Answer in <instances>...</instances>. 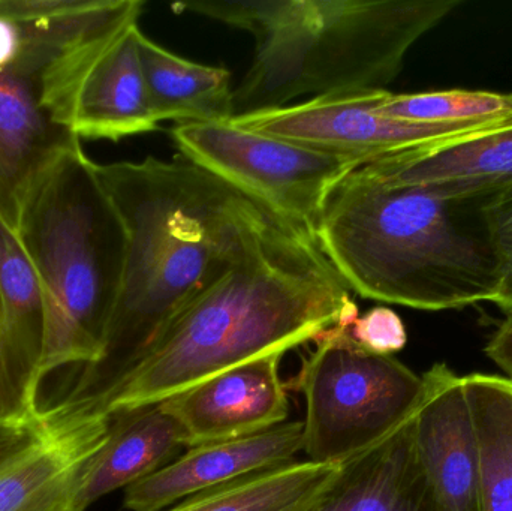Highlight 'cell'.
Wrapping results in <instances>:
<instances>
[{
	"label": "cell",
	"mask_w": 512,
	"mask_h": 511,
	"mask_svg": "<svg viewBox=\"0 0 512 511\" xmlns=\"http://www.w3.org/2000/svg\"><path fill=\"white\" fill-rule=\"evenodd\" d=\"M318 242L288 228L256 246L186 306L149 353L93 410L161 404L243 363L313 342L360 314Z\"/></svg>",
	"instance_id": "obj_2"
},
{
	"label": "cell",
	"mask_w": 512,
	"mask_h": 511,
	"mask_svg": "<svg viewBox=\"0 0 512 511\" xmlns=\"http://www.w3.org/2000/svg\"><path fill=\"white\" fill-rule=\"evenodd\" d=\"M14 230L44 294L45 374L92 365L119 297L128 233L81 144L33 177Z\"/></svg>",
	"instance_id": "obj_6"
},
{
	"label": "cell",
	"mask_w": 512,
	"mask_h": 511,
	"mask_svg": "<svg viewBox=\"0 0 512 511\" xmlns=\"http://www.w3.org/2000/svg\"><path fill=\"white\" fill-rule=\"evenodd\" d=\"M424 378L412 434L436 511H481L480 458L463 378L445 363Z\"/></svg>",
	"instance_id": "obj_12"
},
{
	"label": "cell",
	"mask_w": 512,
	"mask_h": 511,
	"mask_svg": "<svg viewBox=\"0 0 512 511\" xmlns=\"http://www.w3.org/2000/svg\"><path fill=\"white\" fill-rule=\"evenodd\" d=\"M349 335L358 347L378 356H393L408 344L405 323L387 306H376L358 317Z\"/></svg>",
	"instance_id": "obj_24"
},
{
	"label": "cell",
	"mask_w": 512,
	"mask_h": 511,
	"mask_svg": "<svg viewBox=\"0 0 512 511\" xmlns=\"http://www.w3.org/2000/svg\"><path fill=\"white\" fill-rule=\"evenodd\" d=\"M143 0H0V216L15 228L33 177L81 144L75 101L95 63L137 26Z\"/></svg>",
	"instance_id": "obj_5"
},
{
	"label": "cell",
	"mask_w": 512,
	"mask_h": 511,
	"mask_svg": "<svg viewBox=\"0 0 512 511\" xmlns=\"http://www.w3.org/2000/svg\"><path fill=\"white\" fill-rule=\"evenodd\" d=\"M62 511H74V510H72V509H65V510H62Z\"/></svg>",
	"instance_id": "obj_27"
},
{
	"label": "cell",
	"mask_w": 512,
	"mask_h": 511,
	"mask_svg": "<svg viewBox=\"0 0 512 511\" xmlns=\"http://www.w3.org/2000/svg\"><path fill=\"white\" fill-rule=\"evenodd\" d=\"M170 135L180 155L313 239L331 192L363 167L349 156L240 128L231 120L176 123Z\"/></svg>",
	"instance_id": "obj_8"
},
{
	"label": "cell",
	"mask_w": 512,
	"mask_h": 511,
	"mask_svg": "<svg viewBox=\"0 0 512 511\" xmlns=\"http://www.w3.org/2000/svg\"><path fill=\"white\" fill-rule=\"evenodd\" d=\"M388 92L367 90L318 96L301 104L240 114L231 122L271 137L349 156L363 167L512 122L444 126L391 119L376 111Z\"/></svg>",
	"instance_id": "obj_9"
},
{
	"label": "cell",
	"mask_w": 512,
	"mask_h": 511,
	"mask_svg": "<svg viewBox=\"0 0 512 511\" xmlns=\"http://www.w3.org/2000/svg\"><path fill=\"white\" fill-rule=\"evenodd\" d=\"M300 452L303 422H286L249 437L191 447L126 488L123 506L129 511H165L201 492L289 464Z\"/></svg>",
	"instance_id": "obj_14"
},
{
	"label": "cell",
	"mask_w": 512,
	"mask_h": 511,
	"mask_svg": "<svg viewBox=\"0 0 512 511\" xmlns=\"http://www.w3.org/2000/svg\"><path fill=\"white\" fill-rule=\"evenodd\" d=\"M351 326L321 333L292 381L306 401L303 452L315 464L343 465L366 452L405 423L423 399V375L394 356L358 347Z\"/></svg>",
	"instance_id": "obj_7"
},
{
	"label": "cell",
	"mask_w": 512,
	"mask_h": 511,
	"mask_svg": "<svg viewBox=\"0 0 512 511\" xmlns=\"http://www.w3.org/2000/svg\"><path fill=\"white\" fill-rule=\"evenodd\" d=\"M96 170L125 222L128 252L101 357L53 404L66 410L96 407L186 306L268 237L297 228L180 153Z\"/></svg>",
	"instance_id": "obj_1"
},
{
	"label": "cell",
	"mask_w": 512,
	"mask_h": 511,
	"mask_svg": "<svg viewBox=\"0 0 512 511\" xmlns=\"http://www.w3.org/2000/svg\"><path fill=\"white\" fill-rule=\"evenodd\" d=\"M490 195L382 188L351 173L331 192L315 239L364 299L433 312L495 303L501 269Z\"/></svg>",
	"instance_id": "obj_3"
},
{
	"label": "cell",
	"mask_w": 512,
	"mask_h": 511,
	"mask_svg": "<svg viewBox=\"0 0 512 511\" xmlns=\"http://www.w3.org/2000/svg\"><path fill=\"white\" fill-rule=\"evenodd\" d=\"M186 449L182 428L161 404L114 414L107 441L78 477L71 509L86 511L105 495L161 470Z\"/></svg>",
	"instance_id": "obj_16"
},
{
	"label": "cell",
	"mask_w": 512,
	"mask_h": 511,
	"mask_svg": "<svg viewBox=\"0 0 512 511\" xmlns=\"http://www.w3.org/2000/svg\"><path fill=\"white\" fill-rule=\"evenodd\" d=\"M283 356L271 353L243 363L161 402L182 428L188 449L286 423L289 402L279 374Z\"/></svg>",
	"instance_id": "obj_13"
},
{
	"label": "cell",
	"mask_w": 512,
	"mask_h": 511,
	"mask_svg": "<svg viewBox=\"0 0 512 511\" xmlns=\"http://www.w3.org/2000/svg\"><path fill=\"white\" fill-rule=\"evenodd\" d=\"M32 429V428H29ZM29 429H2L0 428V455L8 450L12 444L17 443Z\"/></svg>",
	"instance_id": "obj_26"
},
{
	"label": "cell",
	"mask_w": 512,
	"mask_h": 511,
	"mask_svg": "<svg viewBox=\"0 0 512 511\" xmlns=\"http://www.w3.org/2000/svg\"><path fill=\"white\" fill-rule=\"evenodd\" d=\"M484 351L512 383V314L505 315V320L493 333Z\"/></svg>",
	"instance_id": "obj_25"
},
{
	"label": "cell",
	"mask_w": 512,
	"mask_h": 511,
	"mask_svg": "<svg viewBox=\"0 0 512 511\" xmlns=\"http://www.w3.org/2000/svg\"><path fill=\"white\" fill-rule=\"evenodd\" d=\"M414 414L343 464L334 485L309 511H436L415 449Z\"/></svg>",
	"instance_id": "obj_17"
},
{
	"label": "cell",
	"mask_w": 512,
	"mask_h": 511,
	"mask_svg": "<svg viewBox=\"0 0 512 511\" xmlns=\"http://www.w3.org/2000/svg\"><path fill=\"white\" fill-rule=\"evenodd\" d=\"M342 465L292 461L186 498L165 511H309Z\"/></svg>",
	"instance_id": "obj_20"
},
{
	"label": "cell",
	"mask_w": 512,
	"mask_h": 511,
	"mask_svg": "<svg viewBox=\"0 0 512 511\" xmlns=\"http://www.w3.org/2000/svg\"><path fill=\"white\" fill-rule=\"evenodd\" d=\"M138 33L137 24L84 78L72 116V132L80 140L119 141L159 128L144 80Z\"/></svg>",
	"instance_id": "obj_18"
},
{
	"label": "cell",
	"mask_w": 512,
	"mask_h": 511,
	"mask_svg": "<svg viewBox=\"0 0 512 511\" xmlns=\"http://www.w3.org/2000/svg\"><path fill=\"white\" fill-rule=\"evenodd\" d=\"M486 216L501 269V290L495 305L512 314V183L490 195Z\"/></svg>",
	"instance_id": "obj_23"
},
{
	"label": "cell",
	"mask_w": 512,
	"mask_h": 511,
	"mask_svg": "<svg viewBox=\"0 0 512 511\" xmlns=\"http://www.w3.org/2000/svg\"><path fill=\"white\" fill-rule=\"evenodd\" d=\"M376 111L421 125H483L512 120V93L463 89L388 92Z\"/></svg>",
	"instance_id": "obj_22"
},
{
	"label": "cell",
	"mask_w": 512,
	"mask_h": 511,
	"mask_svg": "<svg viewBox=\"0 0 512 511\" xmlns=\"http://www.w3.org/2000/svg\"><path fill=\"white\" fill-rule=\"evenodd\" d=\"M144 80L159 122H227L236 116L231 72L171 53L138 33Z\"/></svg>",
	"instance_id": "obj_19"
},
{
	"label": "cell",
	"mask_w": 512,
	"mask_h": 511,
	"mask_svg": "<svg viewBox=\"0 0 512 511\" xmlns=\"http://www.w3.org/2000/svg\"><path fill=\"white\" fill-rule=\"evenodd\" d=\"M382 188H426L448 197L495 194L512 183V122L354 171Z\"/></svg>",
	"instance_id": "obj_15"
},
{
	"label": "cell",
	"mask_w": 512,
	"mask_h": 511,
	"mask_svg": "<svg viewBox=\"0 0 512 511\" xmlns=\"http://www.w3.org/2000/svg\"><path fill=\"white\" fill-rule=\"evenodd\" d=\"M462 378L480 458L481 511H512V383L499 375Z\"/></svg>",
	"instance_id": "obj_21"
},
{
	"label": "cell",
	"mask_w": 512,
	"mask_h": 511,
	"mask_svg": "<svg viewBox=\"0 0 512 511\" xmlns=\"http://www.w3.org/2000/svg\"><path fill=\"white\" fill-rule=\"evenodd\" d=\"M47 317L35 269L14 227L0 216V428L29 429L41 420L39 390Z\"/></svg>",
	"instance_id": "obj_11"
},
{
	"label": "cell",
	"mask_w": 512,
	"mask_h": 511,
	"mask_svg": "<svg viewBox=\"0 0 512 511\" xmlns=\"http://www.w3.org/2000/svg\"><path fill=\"white\" fill-rule=\"evenodd\" d=\"M460 5L462 0H192L171 8L254 38V59L234 89L240 116L286 107L300 96L388 90L412 45Z\"/></svg>",
	"instance_id": "obj_4"
},
{
	"label": "cell",
	"mask_w": 512,
	"mask_h": 511,
	"mask_svg": "<svg viewBox=\"0 0 512 511\" xmlns=\"http://www.w3.org/2000/svg\"><path fill=\"white\" fill-rule=\"evenodd\" d=\"M111 416L42 408L38 425L0 455V511H62L84 465L107 441Z\"/></svg>",
	"instance_id": "obj_10"
}]
</instances>
